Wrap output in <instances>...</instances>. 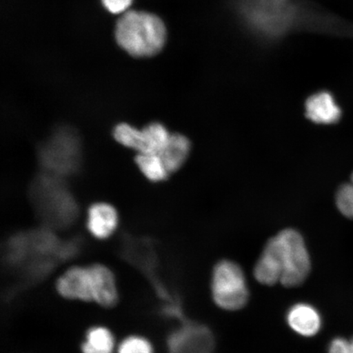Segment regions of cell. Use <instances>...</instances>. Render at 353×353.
Instances as JSON below:
<instances>
[{
  "mask_svg": "<svg viewBox=\"0 0 353 353\" xmlns=\"http://www.w3.org/2000/svg\"><path fill=\"white\" fill-rule=\"evenodd\" d=\"M254 276L259 283L272 286L281 283L282 270L276 256L263 248L262 254L254 268Z\"/></svg>",
  "mask_w": 353,
  "mask_h": 353,
  "instance_id": "obj_13",
  "label": "cell"
},
{
  "mask_svg": "<svg viewBox=\"0 0 353 353\" xmlns=\"http://www.w3.org/2000/svg\"><path fill=\"white\" fill-rule=\"evenodd\" d=\"M143 132L144 144L142 153H161L171 136L166 127L159 122L149 123L143 128Z\"/></svg>",
  "mask_w": 353,
  "mask_h": 353,
  "instance_id": "obj_15",
  "label": "cell"
},
{
  "mask_svg": "<svg viewBox=\"0 0 353 353\" xmlns=\"http://www.w3.org/2000/svg\"><path fill=\"white\" fill-rule=\"evenodd\" d=\"M112 134L118 143L141 153L143 150V129H138L129 123H119L114 128Z\"/></svg>",
  "mask_w": 353,
  "mask_h": 353,
  "instance_id": "obj_17",
  "label": "cell"
},
{
  "mask_svg": "<svg viewBox=\"0 0 353 353\" xmlns=\"http://www.w3.org/2000/svg\"><path fill=\"white\" fill-rule=\"evenodd\" d=\"M276 256L282 270L281 284L287 288L301 285L312 270V260L305 240L293 228L278 232L265 245Z\"/></svg>",
  "mask_w": 353,
  "mask_h": 353,
  "instance_id": "obj_6",
  "label": "cell"
},
{
  "mask_svg": "<svg viewBox=\"0 0 353 353\" xmlns=\"http://www.w3.org/2000/svg\"><path fill=\"white\" fill-rule=\"evenodd\" d=\"M135 161L139 170L152 183L164 182L169 178L170 172L159 154L139 153Z\"/></svg>",
  "mask_w": 353,
  "mask_h": 353,
  "instance_id": "obj_14",
  "label": "cell"
},
{
  "mask_svg": "<svg viewBox=\"0 0 353 353\" xmlns=\"http://www.w3.org/2000/svg\"><path fill=\"white\" fill-rule=\"evenodd\" d=\"M87 225L92 235L104 239L112 235L117 228V211L108 203H95L88 209Z\"/></svg>",
  "mask_w": 353,
  "mask_h": 353,
  "instance_id": "obj_11",
  "label": "cell"
},
{
  "mask_svg": "<svg viewBox=\"0 0 353 353\" xmlns=\"http://www.w3.org/2000/svg\"><path fill=\"white\" fill-rule=\"evenodd\" d=\"M236 8L251 32L269 39L289 32L298 14L293 0H237Z\"/></svg>",
  "mask_w": 353,
  "mask_h": 353,
  "instance_id": "obj_3",
  "label": "cell"
},
{
  "mask_svg": "<svg viewBox=\"0 0 353 353\" xmlns=\"http://www.w3.org/2000/svg\"><path fill=\"white\" fill-rule=\"evenodd\" d=\"M116 38L128 54L136 57H152L165 46V26L151 13L129 11L117 22Z\"/></svg>",
  "mask_w": 353,
  "mask_h": 353,
  "instance_id": "obj_1",
  "label": "cell"
},
{
  "mask_svg": "<svg viewBox=\"0 0 353 353\" xmlns=\"http://www.w3.org/2000/svg\"><path fill=\"white\" fill-rule=\"evenodd\" d=\"M114 339L108 329L96 327L88 331L87 341L83 344V353H112Z\"/></svg>",
  "mask_w": 353,
  "mask_h": 353,
  "instance_id": "obj_16",
  "label": "cell"
},
{
  "mask_svg": "<svg viewBox=\"0 0 353 353\" xmlns=\"http://www.w3.org/2000/svg\"><path fill=\"white\" fill-rule=\"evenodd\" d=\"M328 353H353V339H334L330 343Z\"/></svg>",
  "mask_w": 353,
  "mask_h": 353,
  "instance_id": "obj_20",
  "label": "cell"
},
{
  "mask_svg": "<svg viewBox=\"0 0 353 353\" xmlns=\"http://www.w3.org/2000/svg\"><path fill=\"white\" fill-rule=\"evenodd\" d=\"M65 179L41 171L30 188L35 208L44 218L56 223H70L78 211L77 203Z\"/></svg>",
  "mask_w": 353,
  "mask_h": 353,
  "instance_id": "obj_5",
  "label": "cell"
},
{
  "mask_svg": "<svg viewBox=\"0 0 353 353\" xmlns=\"http://www.w3.org/2000/svg\"><path fill=\"white\" fill-rule=\"evenodd\" d=\"M38 160L46 173L68 179L77 174L83 161L81 139L72 127L61 125L39 145Z\"/></svg>",
  "mask_w": 353,
  "mask_h": 353,
  "instance_id": "obj_4",
  "label": "cell"
},
{
  "mask_svg": "<svg viewBox=\"0 0 353 353\" xmlns=\"http://www.w3.org/2000/svg\"><path fill=\"white\" fill-rule=\"evenodd\" d=\"M336 205L341 213L353 219V183L343 184L336 194Z\"/></svg>",
  "mask_w": 353,
  "mask_h": 353,
  "instance_id": "obj_18",
  "label": "cell"
},
{
  "mask_svg": "<svg viewBox=\"0 0 353 353\" xmlns=\"http://www.w3.org/2000/svg\"><path fill=\"white\" fill-rule=\"evenodd\" d=\"M285 320L295 334L304 338L315 336L322 327L321 313L307 303H297L290 307Z\"/></svg>",
  "mask_w": 353,
  "mask_h": 353,
  "instance_id": "obj_9",
  "label": "cell"
},
{
  "mask_svg": "<svg viewBox=\"0 0 353 353\" xmlns=\"http://www.w3.org/2000/svg\"><path fill=\"white\" fill-rule=\"evenodd\" d=\"M101 1L104 7L114 14L126 12L132 3V0H101Z\"/></svg>",
  "mask_w": 353,
  "mask_h": 353,
  "instance_id": "obj_21",
  "label": "cell"
},
{
  "mask_svg": "<svg viewBox=\"0 0 353 353\" xmlns=\"http://www.w3.org/2000/svg\"><path fill=\"white\" fill-rule=\"evenodd\" d=\"M210 287L213 301L223 310L236 312L248 303V283L244 271L236 262L223 259L216 263Z\"/></svg>",
  "mask_w": 353,
  "mask_h": 353,
  "instance_id": "obj_7",
  "label": "cell"
},
{
  "mask_svg": "<svg viewBox=\"0 0 353 353\" xmlns=\"http://www.w3.org/2000/svg\"><path fill=\"white\" fill-rule=\"evenodd\" d=\"M57 288L66 299L95 301L103 307H112L117 301L114 276L103 265L70 268L59 278Z\"/></svg>",
  "mask_w": 353,
  "mask_h": 353,
  "instance_id": "obj_2",
  "label": "cell"
},
{
  "mask_svg": "<svg viewBox=\"0 0 353 353\" xmlns=\"http://www.w3.org/2000/svg\"><path fill=\"white\" fill-rule=\"evenodd\" d=\"M352 183H353V174H352Z\"/></svg>",
  "mask_w": 353,
  "mask_h": 353,
  "instance_id": "obj_22",
  "label": "cell"
},
{
  "mask_svg": "<svg viewBox=\"0 0 353 353\" xmlns=\"http://www.w3.org/2000/svg\"><path fill=\"white\" fill-rule=\"evenodd\" d=\"M191 152V143L182 134H171L160 154L170 174L174 173L183 167Z\"/></svg>",
  "mask_w": 353,
  "mask_h": 353,
  "instance_id": "obj_12",
  "label": "cell"
},
{
  "mask_svg": "<svg viewBox=\"0 0 353 353\" xmlns=\"http://www.w3.org/2000/svg\"><path fill=\"white\" fill-rule=\"evenodd\" d=\"M305 108L309 120L320 125H332L341 118V108L333 95L327 91L317 92L308 98Z\"/></svg>",
  "mask_w": 353,
  "mask_h": 353,
  "instance_id": "obj_10",
  "label": "cell"
},
{
  "mask_svg": "<svg viewBox=\"0 0 353 353\" xmlns=\"http://www.w3.org/2000/svg\"><path fill=\"white\" fill-rule=\"evenodd\" d=\"M215 339L208 326L189 323L170 339V353H214Z\"/></svg>",
  "mask_w": 353,
  "mask_h": 353,
  "instance_id": "obj_8",
  "label": "cell"
},
{
  "mask_svg": "<svg viewBox=\"0 0 353 353\" xmlns=\"http://www.w3.org/2000/svg\"><path fill=\"white\" fill-rule=\"evenodd\" d=\"M119 353H152V348L144 339L130 337L121 344Z\"/></svg>",
  "mask_w": 353,
  "mask_h": 353,
  "instance_id": "obj_19",
  "label": "cell"
}]
</instances>
